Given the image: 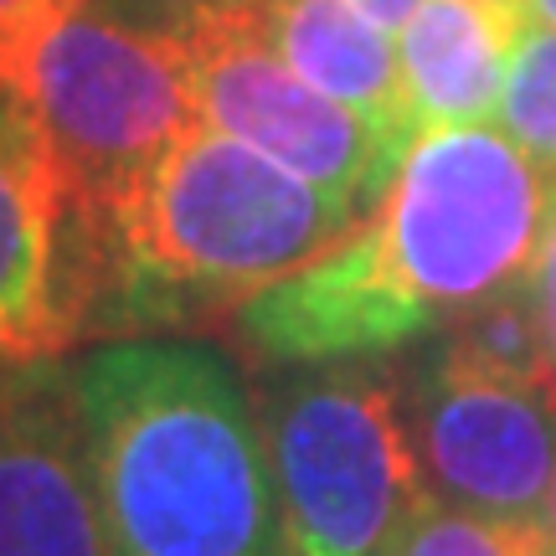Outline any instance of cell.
I'll return each instance as SVG.
<instances>
[{"label": "cell", "instance_id": "cell-15", "mask_svg": "<svg viewBox=\"0 0 556 556\" xmlns=\"http://www.w3.org/2000/svg\"><path fill=\"white\" fill-rule=\"evenodd\" d=\"M83 0H0V78L16 73V62L37 47L62 16H73Z\"/></svg>", "mask_w": 556, "mask_h": 556}, {"label": "cell", "instance_id": "cell-9", "mask_svg": "<svg viewBox=\"0 0 556 556\" xmlns=\"http://www.w3.org/2000/svg\"><path fill=\"white\" fill-rule=\"evenodd\" d=\"M0 556H114L73 366H0Z\"/></svg>", "mask_w": 556, "mask_h": 556}, {"label": "cell", "instance_id": "cell-5", "mask_svg": "<svg viewBox=\"0 0 556 556\" xmlns=\"http://www.w3.org/2000/svg\"><path fill=\"white\" fill-rule=\"evenodd\" d=\"M258 422L289 556H381L428 495L381 356L278 366Z\"/></svg>", "mask_w": 556, "mask_h": 556}, {"label": "cell", "instance_id": "cell-1", "mask_svg": "<svg viewBox=\"0 0 556 556\" xmlns=\"http://www.w3.org/2000/svg\"><path fill=\"white\" fill-rule=\"evenodd\" d=\"M546 206V176L505 135L422 129L356 232L248 299L238 330L268 366L433 340L531 268Z\"/></svg>", "mask_w": 556, "mask_h": 556}, {"label": "cell", "instance_id": "cell-11", "mask_svg": "<svg viewBox=\"0 0 556 556\" xmlns=\"http://www.w3.org/2000/svg\"><path fill=\"white\" fill-rule=\"evenodd\" d=\"M274 52L319 93L361 109L366 119L413 144L417 119L407 109L402 62L387 26L356 11L351 0H242Z\"/></svg>", "mask_w": 556, "mask_h": 556}, {"label": "cell", "instance_id": "cell-2", "mask_svg": "<svg viewBox=\"0 0 556 556\" xmlns=\"http://www.w3.org/2000/svg\"><path fill=\"white\" fill-rule=\"evenodd\" d=\"M114 556H289L258 407L197 340H119L73 366Z\"/></svg>", "mask_w": 556, "mask_h": 556}, {"label": "cell", "instance_id": "cell-12", "mask_svg": "<svg viewBox=\"0 0 556 556\" xmlns=\"http://www.w3.org/2000/svg\"><path fill=\"white\" fill-rule=\"evenodd\" d=\"M438 340L458 361H469V366L490 371V377L556 387L552 356H546V330H541V309H536V289H531V268L516 283H505L490 299H479L475 309H464L448 330H438Z\"/></svg>", "mask_w": 556, "mask_h": 556}, {"label": "cell", "instance_id": "cell-8", "mask_svg": "<svg viewBox=\"0 0 556 556\" xmlns=\"http://www.w3.org/2000/svg\"><path fill=\"white\" fill-rule=\"evenodd\" d=\"M99 253L16 83L0 78V366L93 336Z\"/></svg>", "mask_w": 556, "mask_h": 556}, {"label": "cell", "instance_id": "cell-4", "mask_svg": "<svg viewBox=\"0 0 556 556\" xmlns=\"http://www.w3.org/2000/svg\"><path fill=\"white\" fill-rule=\"evenodd\" d=\"M5 83L37 114L93 253L144 176L201 124L180 41L124 0H83Z\"/></svg>", "mask_w": 556, "mask_h": 556}, {"label": "cell", "instance_id": "cell-7", "mask_svg": "<svg viewBox=\"0 0 556 556\" xmlns=\"http://www.w3.org/2000/svg\"><path fill=\"white\" fill-rule=\"evenodd\" d=\"M402 413L428 495L510 520L546 510L556 479V387L490 377L433 336L402 387Z\"/></svg>", "mask_w": 556, "mask_h": 556}, {"label": "cell", "instance_id": "cell-6", "mask_svg": "<svg viewBox=\"0 0 556 556\" xmlns=\"http://www.w3.org/2000/svg\"><path fill=\"white\" fill-rule=\"evenodd\" d=\"M124 5L180 41L201 124L315 180L356 217H366L387 197L407 155V139L377 129L361 109L299 78L242 0H124Z\"/></svg>", "mask_w": 556, "mask_h": 556}, {"label": "cell", "instance_id": "cell-16", "mask_svg": "<svg viewBox=\"0 0 556 556\" xmlns=\"http://www.w3.org/2000/svg\"><path fill=\"white\" fill-rule=\"evenodd\" d=\"M531 289H536L546 356H552V381H556V191H552V206H546V227H541L536 258H531Z\"/></svg>", "mask_w": 556, "mask_h": 556}, {"label": "cell", "instance_id": "cell-17", "mask_svg": "<svg viewBox=\"0 0 556 556\" xmlns=\"http://www.w3.org/2000/svg\"><path fill=\"white\" fill-rule=\"evenodd\" d=\"M351 5H356V11H366L377 26L397 31V26H407V21L417 16V5H422V0H351Z\"/></svg>", "mask_w": 556, "mask_h": 556}, {"label": "cell", "instance_id": "cell-13", "mask_svg": "<svg viewBox=\"0 0 556 556\" xmlns=\"http://www.w3.org/2000/svg\"><path fill=\"white\" fill-rule=\"evenodd\" d=\"M381 556H556V536L546 520L479 516L438 495H422L417 510L397 526Z\"/></svg>", "mask_w": 556, "mask_h": 556}, {"label": "cell", "instance_id": "cell-19", "mask_svg": "<svg viewBox=\"0 0 556 556\" xmlns=\"http://www.w3.org/2000/svg\"><path fill=\"white\" fill-rule=\"evenodd\" d=\"M546 526H552V536H556V479H552V495H546Z\"/></svg>", "mask_w": 556, "mask_h": 556}, {"label": "cell", "instance_id": "cell-10", "mask_svg": "<svg viewBox=\"0 0 556 556\" xmlns=\"http://www.w3.org/2000/svg\"><path fill=\"white\" fill-rule=\"evenodd\" d=\"M520 0H422L402 26L397 62L407 109L422 129H458L500 114L516 37L526 31Z\"/></svg>", "mask_w": 556, "mask_h": 556}, {"label": "cell", "instance_id": "cell-18", "mask_svg": "<svg viewBox=\"0 0 556 556\" xmlns=\"http://www.w3.org/2000/svg\"><path fill=\"white\" fill-rule=\"evenodd\" d=\"M520 5H526V16L536 26H556V0H520Z\"/></svg>", "mask_w": 556, "mask_h": 556}, {"label": "cell", "instance_id": "cell-14", "mask_svg": "<svg viewBox=\"0 0 556 556\" xmlns=\"http://www.w3.org/2000/svg\"><path fill=\"white\" fill-rule=\"evenodd\" d=\"M500 135L536 165L556 191V26L526 21L500 93Z\"/></svg>", "mask_w": 556, "mask_h": 556}, {"label": "cell", "instance_id": "cell-3", "mask_svg": "<svg viewBox=\"0 0 556 556\" xmlns=\"http://www.w3.org/2000/svg\"><path fill=\"white\" fill-rule=\"evenodd\" d=\"M361 227L315 180L197 124L99 242L93 330H186L242 309Z\"/></svg>", "mask_w": 556, "mask_h": 556}]
</instances>
